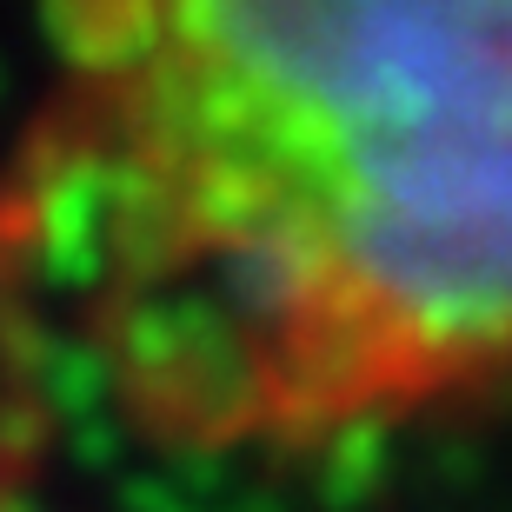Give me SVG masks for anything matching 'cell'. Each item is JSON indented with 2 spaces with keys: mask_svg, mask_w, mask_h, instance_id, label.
Wrapping results in <instances>:
<instances>
[{
  "mask_svg": "<svg viewBox=\"0 0 512 512\" xmlns=\"http://www.w3.org/2000/svg\"><path fill=\"white\" fill-rule=\"evenodd\" d=\"M7 266L140 439L300 459L512 373V0L74 7Z\"/></svg>",
  "mask_w": 512,
  "mask_h": 512,
  "instance_id": "cell-1",
  "label": "cell"
}]
</instances>
